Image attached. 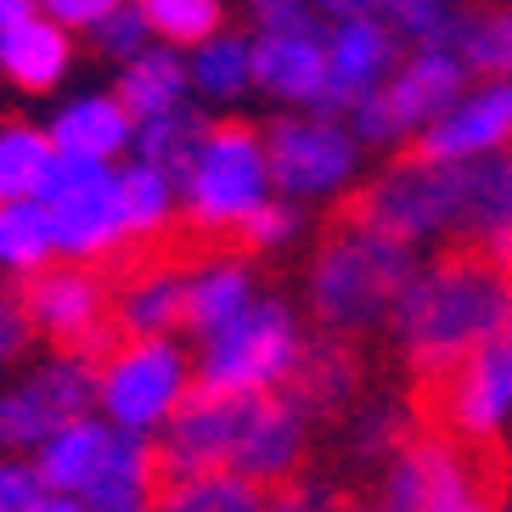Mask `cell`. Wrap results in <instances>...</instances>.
I'll use <instances>...</instances> for the list:
<instances>
[{
  "label": "cell",
  "mask_w": 512,
  "mask_h": 512,
  "mask_svg": "<svg viewBox=\"0 0 512 512\" xmlns=\"http://www.w3.org/2000/svg\"><path fill=\"white\" fill-rule=\"evenodd\" d=\"M113 439H119V434H113L102 417H79V422H68V428H57V434L34 451V467H40L46 496L85 501V490L96 484L107 451H113Z\"/></svg>",
  "instance_id": "19"
},
{
  "label": "cell",
  "mask_w": 512,
  "mask_h": 512,
  "mask_svg": "<svg viewBox=\"0 0 512 512\" xmlns=\"http://www.w3.org/2000/svg\"><path fill=\"white\" fill-rule=\"evenodd\" d=\"M57 169V147L40 124H0V203H40Z\"/></svg>",
  "instance_id": "25"
},
{
  "label": "cell",
  "mask_w": 512,
  "mask_h": 512,
  "mask_svg": "<svg viewBox=\"0 0 512 512\" xmlns=\"http://www.w3.org/2000/svg\"><path fill=\"white\" fill-rule=\"evenodd\" d=\"M383 17L417 51H456V57H462V40L473 29V12L445 6V0H400V6H383Z\"/></svg>",
  "instance_id": "30"
},
{
  "label": "cell",
  "mask_w": 512,
  "mask_h": 512,
  "mask_svg": "<svg viewBox=\"0 0 512 512\" xmlns=\"http://www.w3.org/2000/svg\"><path fill=\"white\" fill-rule=\"evenodd\" d=\"M321 23V6H293V0H265L254 6V29L259 34H304Z\"/></svg>",
  "instance_id": "39"
},
{
  "label": "cell",
  "mask_w": 512,
  "mask_h": 512,
  "mask_svg": "<svg viewBox=\"0 0 512 512\" xmlns=\"http://www.w3.org/2000/svg\"><path fill=\"white\" fill-rule=\"evenodd\" d=\"M186 74H192V91L203 102H237L248 85H254V40L242 34H214L209 46H197L186 57Z\"/></svg>",
  "instance_id": "27"
},
{
  "label": "cell",
  "mask_w": 512,
  "mask_h": 512,
  "mask_svg": "<svg viewBox=\"0 0 512 512\" xmlns=\"http://www.w3.org/2000/svg\"><path fill=\"white\" fill-rule=\"evenodd\" d=\"M394 332L422 377H451L484 344L512 332V276L479 254L439 259L406 287Z\"/></svg>",
  "instance_id": "1"
},
{
  "label": "cell",
  "mask_w": 512,
  "mask_h": 512,
  "mask_svg": "<svg viewBox=\"0 0 512 512\" xmlns=\"http://www.w3.org/2000/svg\"><path fill=\"white\" fill-rule=\"evenodd\" d=\"M119 209H124L130 242H152V237H164L169 220L181 214V186L130 158V164L119 169Z\"/></svg>",
  "instance_id": "26"
},
{
  "label": "cell",
  "mask_w": 512,
  "mask_h": 512,
  "mask_svg": "<svg viewBox=\"0 0 512 512\" xmlns=\"http://www.w3.org/2000/svg\"><path fill=\"white\" fill-rule=\"evenodd\" d=\"M186 96H192V74H186V57L181 51H169V46L141 51V57L119 74V102H124V113H130L136 124L181 113Z\"/></svg>",
  "instance_id": "22"
},
{
  "label": "cell",
  "mask_w": 512,
  "mask_h": 512,
  "mask_svg": "<svg viewBox=\"0 0 512 512\" xmlns=\"http://www.w3.org/2000/svg\"><path fill=\"white\" fill-rule=\"evenodd\" d=\"M51 147H57V158H74V164H102L113 169V158H124V152H136V119L124 113L119 91L102 96H74V102L57 107V119L46 124Z\"/></svg>",
  "instance_id": "17"
},
{
  "label": "cell",
  "mask_w": 512,
  "mask_h": 512,
  "mask_svg": "<svg viewBox=\"0 0 512 512\" xmlns=\"http://www.w3.org/2000/svg\"><path fill=\"white\" fill-rule=\"evenodd\" d=\"M512 152V79H479L467 85V96L417 136V158L428 164H451V169H473Z\"/></svg>",
  "instance_id": "12"
},
{
  "label": "cell",
  "mask_w": 512,
  "mask_h": 512,
  "mask_svg": "<svg viewBox=\"0 0 512 512\" xmlns=\"http://www.w3.org/2000/svg\"><path fill=\"white\" fill-rule=\"evenodd\" d=\"M147 29H152V46H169V51H197L209 46L214 34H226V12L214 0H147Z\"/></svg>",
  "instance_id": "32"
},
{
  "label": "cell",
  "mask_w": 512,
  "mask_h": 512,
  "mask_svg": "<svg viewBox=\"0 0 512 512\" xmlns=\"http://www.w3.org/2000/svg\"><path fill=\"white\" fill-rule=\"evenodd\" d=\"M254 85L265 96L304 113H327V34H259L254 40Z\"/></svg>",
  "instance_id": "16"
},
{
  "label": "cell",
  "mask_w": 512,
  "mask_h": 512,
  "mask_svg": "<svg viewBox=\"0 0 512 512\" xmlns=\"http://www.w3.org/2000/svg\"><path fill=\"white\" fill-rule=\"evenodd\" d=\"M265 158H271V186L287 203H316V197H332L355 181L361 141H355L349 119L287 113L265 130Z\"/></svg>",
  "instance_id": "7"
},
{
  "label": "cell",
  "mask_w": 512,
  "mask_h": 512,
  "mask_svg": "<svg viewBox=\"0 0 512 512\" xmlns=\"http://www.w3.org/2000/svg\"><path fill=\"white\" fill-rule=\"evenodd\" d=\"M456 237L479 242V259L512 271V152H501V158H490V164L462 169Z\"/></svg>",
  "instance_id": "18"
},
{
  "label": "cell",
  "mask_w": 512,
  "mask_h": 512,
  "mask_svg": "<svg viewBox=\"0 0 512 512\" xmlns=\"http://www.w3.org/2000/svg\"><path fill=\"white\" fill-rule=\"evenodd\" d=\"M34 12H40L34 0H0V40H6V34H12L17 23H29Z\"/></svg>",
  "instance_id": "43"
},
{
  "label": "cell",
  "mask_w": 512,
  "mask_h": 512,
  "mask_svg": "<svg viewBox=\"0 0 512 512\" xmlns=\"http://www.w3.org/2000/svg\"><path fill=\"white\" fill-rule=\"evenodd\" d=\"M23 316H29L34 332H46L51 344L91 361L107 338V287L85 265H51L23 287Z\"/></svg>",
  "instance_id": "11"
},
{
  "label": "cell",
  "mask_w": 512,
  "mask_h": 512,
  "mask_svg": "<svg viewBox=\"0 0 512 512\" xmlns=\"http://www.w3.org/2000/svg\"><path fill=\"white\" fill-rule=\"evenodd\" d=\"M40 501H46L40 467L23 456H0V512H34Z\"/></svg>",
  "instance_id": "38"
},
{
  "label": "cell",
  "mask_w": 512,
  "mask_h": 512,
  "mask_svg": "<svg viewBox=\"0 0 512 512\" xmlns=\"http://www.w3.org/2000/svg\"><path fill=\"white\" fill-rule=\"evenodd\" d=\"M40 12H46L62 34H96L113 6H107V0H51V6H40Z\"/></svg>",
  "instance_id": "40"
},
{
  "label": "cell",
  "mask_w": 512,
  "mask_h": 512,
  "mask_svg": "<svg viewBox=\"0 0 512 512\" xmlns=\"http://www.w3.org/2000/svg\"><path fill=\"white\" fill-rule=\"evenodd\" d=\"M57 259V237L40 203H0V271L6 276H40Z\"/></svg>",
  "instance_id": "28"
},
{
  "label": "cell",
  "mask_w": 512,
  "mask_h": 512,
  "mask_svg": "<svg viewBox=\"0 0 512 512\" xmlns=\"http://www.w3.org/2000/svg\"><path fill=\"white\" fill-rule=\"evenodd\" d=\"M40 209H46L57 254L68 259V265H85V271H91L96 259H107L119 242H130L124 209H119V169L57 158Z\"/></svg>",
  "instance_id": "8"
},
{
  "label": "cell",
  "mask_w": 512,
  "mask_h": 512,
  "mask_svg": "<svg viewBox=\"0 0 512 512\" xmlns=\"http://www.w3.org/2000/svg\"><path fill=\"white\" fill-rule=\"evenodd\" d=\"M158 484H164L158 445L119 434L102 462V473H96V484L85 490V512H158V496H164Z\"/></svg>",
  "instance_id": "20"
},
{
  "label": "cell",
  "mask_w": 512,
  "mask_h": 512,
  "mask_svg": "<svg viewBox=\"0 0 512 512\" xmlns=\"http://www.w3.org/2000/svg\"><path fill=\"white\" fill-rule=\"evenodd\" d=\"M68 68H74V34H62L46 12H34L29 23H17L0 40V74L29 96L57 91L62 79H68Z\"/></svg>",
  "instance_id": "21"
},
{
  "label": "cell",
  "mask_w": 512,
  "mask_h": 512,
  "mask_svg": "<svg viewBox=\"0 0 512 512\" xmlns=\"http://www.w3.org/2000/svg\"><path fill=\"white\" fill-rule=\"evenodd\" d=\"M467 74L479 79H512V6L507 12H473V29L462 40Z\"/></svg>",
  "instance_id": "34"
},
{
  "label": "cell",
  "mask_w": 512,
  "mask_h": 512,
  "mask_svg": "<svg viewBox=\"0 0 512 512\" xmlns=\"http://www.w3.org/2000/svg\"><path fill=\"white\" fill-rule=\"evenodd\" d=\"M34 512H85V501H74V496H46Z\"/></svg>",
  "instance_id": "44"
},
{
  "label": "cell",
  "mask_w": 512,
  "mask_h": 512,
  "mask_svg": "<svg viewBox=\"0 0 512 512\" xmlns=\"http://www.w3.org/2000/svg\"><path fill=\"white\" fill-rule=\"evenodd\" d=\"M29 316H23V299H6L0 293V361H17L29 349Z\"/></svg>",
  "instance_id": "41"
},
{
  "label": "cell",
  "mask_w": 512,
  "mask_h": 512,
  "mask_svg": "<svg viewBox=\"0 0 512 512\" xmlns=\"http://www.w3.org/2000/svg\"><path fill=\"white\" fill-rule=\"evenodd\" d=\"M439 422L456 439H473V445L496 439L512 422V332L484 344L451 377H439Z\"/></svg>",
  "instance_id": "13"
},
{
  "label": "cell",
  "mask_w": 512,
  "mask_h": 512,
  "mask_svg": "<svg viewBox=\"0 0 512 512\" xmlns=\"http://www.w3.org/2000/svg\"><path fill=\"white\" fill-rule=\"evenodd\" d=\"M299 462H304V411L293 400H282V394H271V400H242L237 445H231L226 473L259 484V490L265 484L282 490Z\"/></svg>",
  "instance_id": "14"
},
{
  "label": "cell",
  "mask_w": 512,
  "mask_h": 512,
  "mask_svg": "<svg viewBox=\"0 0 512 512\" xmlns=\"http://www.w3.org/2000/svg\"><path fill=\"white\" fill-rule=\"evenodd\" d=\"M456 214H462V169L428 164V158H400L349 203V226L383 231V237L417 248L422 237L456 231Z\"/></svg>",
  "instance_id": "6"
},
{
  "label": "cell",
  "mask_w": 512,
  "mask_h": 512,
  "mask_svg": "<svg viewBox=\"0 0 512 512\" xmlns=\"http://www.w3.org/2000/svg\"><path fill=\"white\" fill-rule=\"evenodd\" d=\"M271 158L265 136L242 119L209 124L197 147V164L181 181V220L197 237H237L265 203H271Z\"/></svg>",
  "instance_id": "4"
},
{
  "label": "cell",
  "mask_w": 512,
  "mask_h": 512,
  "mask_svg": "<svg viewBox=\"0 0 512 512\" xmlns=\"http://www.w3.org/2000/svg\"><path fill=\"white\" fill-rule=\"evenodd\" d=\"M91 40H96V51H102V57H113V62H124V68H130L141 51H152L147 12H141V6H119V0H113V12L102 17V29H96Z\"/></svg>",
  "instance_id": "35"
},
{
  "label": "cell",
  "mask_w": 512,
  "mask_h": 512,
  "mask_svg": "<svg viewBox=\"0 0 512 512\" xmlns=\"http://www.w3.org/2000/svg\"><path fill=\"white\" fill-rule=\"evenodd\" d=\"M96 406V361L62 355L29 372L17 389H0V456L40 451L57 428L91 417Z\"/></svg>",
  "instance_id": "10"
},
{
  "label": "cell",
  "mask_w": 512,
  "mask_h": 512,
  "mask_svg": "<svg viewBox=\"0 0 512 512\" xmlns=\"http://www.w3.org/2000/svg\"><path fill=\"white\" fill-rule=\"evenodd\" d=\"M467 85H473V74H467V62L456 57V51H411V57L394 68L389 91H383L394 141L434 130V124L467 96Z\"/></svg>",
  "instance_id": "15"
},
{
  "label": "cell",
  "mask_w": 512,
  "mask_h": 512,
  "mask_svg": "<svg viewBox=\"0 0 512 512\" xmlns=\"http://www.w3.org/2000/svg\"><path fill=\"white\" fill-rule=\"evenodd\" d=\"M158 512H265V490L237 473H203V479L164 484Z\"/></svg>",
  "instance_id": "31"
},
{
  "label": "cell",
  "mask_w": 512,
  "mask_h": 512,
  "mask_svg": "<svg viewBox=\"0 0 512 512\" xmlns=\"http://www.w3.org/2000/svg\"><path fill=\"white\" fill-rule=\"evenodd\" d=\"M304 355V327L282 299H254L231 327L203 338L197 355V394L209 400H271L299 377Z\"/></svg>",
  "instance_id": "3"
},
{
  "label": "cell",
  "mask_w": 512,
  "mask_h": 512,
  "mask_svg": "<svg viewBox=\"0 0 512 512\" xmlns=\"http://www.w3.org/2000/svg\"><path fill=\"white\" fill-rule=\"evenodd\" d=\"M355 394V361L349 349L338 344H310L299 377H293V406L299 411H321V406H338Z\"/></svg>",
  "instance_id": "33"
},
{
  "label": "cell",
  "mask_w": 512,
  "mask_h": 512,
  "mask_svg": "<svg viewBox=\"0 0 512 512\" xmlns=\"http://www.w3.org/2000/svg\"><path fill=\"white\" fill-rule=\"evenodd\" d=\"M417 282V254L406 242L383 237L366 226H344L321 242L310 265V310L332 332H366L400 310L406 287Z\"/></svg>",
  "instance_id": "2"
},
{
  "label": "cell",
  "mask_w": 512,
  "mask_h": 512,
  "mask_svg": "<svg viewBox=\"0 0 512 512\" xmlns=\"http://www.w3.org/2000/svg\"><path fill=\"white\" fill-rule=\"evenodd\" d=\"M332 512H366V507H344V501H338V507H332Z\"/></svg>",
  "instance_id": "45"
},
{
  "label": "cell",
  "mask_w": 512,
  "mask_h": 512,
  "mask_svg": "<svg viewBox=\"0 0 512 512\" xmlns=\"http://www.w3.org/2000/svg\"><path fill=\"white\" fill-rule=\"evenodd\" d=\"M203 136H209V124L197 119L192 107L169 113V119L136 124V164L158 169V175H169V181L181 186L186 169L197 164V147H203Z\"/></svg>",
  "instance_id": "29"
},
{
  "label": "cell",
  "mask_w": 512,
  "mask_h": 512,
  "mask_svg": "<svg viewBox=\"0 0 512 512\" xmlns=\"http://www.w3.org/2000/svg\"><path fill=\"white\" fill-rule=\"evenodd\" d=\"M434 512H496V484H490V479H479V473L467 467V456L456 451L451 473L439 479Z\"/></svg>",
  "instance_id": "36"
},
{
  "label": "cell",
  "mask_w": 512,
  "mask_h": 512,
  "mask_svg": "<svg viewBox=\"0 0 512 512\" xmlns=\"http://www.w3.org/2000/svg\"><path fill=\"white\" fill-rule=\"evenodd\" d=\"M332 507L338 501L327 490H316V484H282V490L265 496V512H332Z\"/></svg>",
  "instance_id": "42"
},
{
  "label": "cell",
  "mask_w": 512,
  "mask_h": 512,
  "mask_svg": "<svg viewBox=\"0 0 512 512\" xmlns=\"http://www.w3.org/2000/svg\"><path fill=\"white\" fill-rule=\"evenodd\" d=\"M254 299H259L254 276H248V265H237V259H214V265L186 271V327H192L197 338H214L220 327H231Z\"/></svg>",
  "instance_id": "23"
},
{
  "label": "cell",
  "mask_w": 512,
  "mask_h": 512,
  "mask_svg": "<svg viewBox=\"0 0 512 512\" xmlns=\"http://www.w3.org/2000/svg\"><path fill=\"white\" fill-rule=\"evenodd\" d=\"M507 512H512V507H507Z\"/></svg>",
  "instance_id": "46"
},
{
  "label": "cell",
  "mask_w": 512,
  "mask_h": 512,
  "mask_svg": "<svg viewBox=\"0 0 512 512\" xmlns=\"http://www.w3.org/2000/svg\"><path fill=\"white\" fill-rule=\"evenodd\" d=\"M321 23H327V113L338 119L366 96L389 91L394 68H400L394 62L400 34L389 29L383 6H361V0L321 6Z\"/></svg>",
  "instance_id": "9"
},
{
  "label": "cell",
  "mask_w": 512,
  "mask_h": 512,
  "mask_svg": "<svg viewBox=\"0 0 512 512\" xmlns=\"http://www.w3.org/2000/svg\"><path fill=\"white\" fill-rule=\"evenodd\" d=\"M119 327L130 338H169L175 327H186V271H141L136 282L119 293Z\"/></svg>",
  "instance_id": "24"
},
{
  "label": "cell",
  "mask_w": 512,
  "mask_h": 512,
  "mask_svg": "<svg viewBox=\"0 0 512 512\" xmlns=\"http://www.w3.org/2000/svg\"><path fill=\"white\" fill-rule=\"evenodd\" d=\"M197 394V366L175 338H130L96 361V411L113 434H164Z\"/></svg>",
  "instance_id": "5"
},
{
  "label": "cell",
  "mask_w": 512,
  "mask_h": 512,
  "mask_svg": "<svg viewBox=\"0 0 512 512\" xmlns=\"http://www.w3.org/2000/svg\"><path fill=\"white\" fill-rule=\"evenodd\" d=\"M299 209H293V203H265V209L254 214V220H248V226L237 231V242L242 248H254V254H276V248H287V242L299 237Z\"/></svg>",
  "instance_id": "37"
}]
</instances>
